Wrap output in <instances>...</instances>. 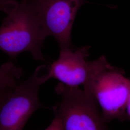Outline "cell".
I'll return each instance as SVG.
<instances>
[{
	"label": "cell",
	"mask_w": 130,
	"mask_h": 130,
	"mask_svg": "<svg viewBox=\"0 0 130 130\" xmlns=\"http://www.w3.org/2000/svg\"><path fill=\"white\" fill-rule=\"evenodd\" d=\"M46 37L29 0H22L0 27V50L11 58L28 52L35 60L42 61V47Z\"/></svg>",
	"instance_id": "cell-2"
},
{
	"label": "cell",
	"mask_w": 130,
	"mask_h": 130,
	"mask_svg": "<svg viewBox=\"0 0 130 130\" xmlns=\"http://www.w3.org/2000/svg\"><path fill=\"white\" fill-rule=\"evenodd\" d=\"M89 49L88 46L76 50L72 47L60 48L58 58L49 66L51 78L70 87L84 86L92 69V62L86 60Z\"/></svg>",
	"instance_id": "cell-6"
},
{
	"label": "cell",
	"mask_w": 130,
	"mask_h": 130,
	"mask_svg": "<svg viewBox=\"0 0 130 130\" xmlns=\"http://www.w3.org/2000/svg\"><path fill=\"white\" fill-rule=\"evenodd\" d=\"M126 119H129L130 120V91L128 101L127 107H126Z\"/></svg>",
	"instance_id": "cell-11"
},
{
	"label": "cell",
	"mask_w": 130,
	"mask_h": 130,
	"mask_svg": "<svg viewBox=\"0 0 130 130\" xmlns=\"http://www.w3.org/2000/svg\"><path fill=\"white\" fill-rule=\"evenodd\" d=\"M19 4L15 0H0V11L9 14L16 9Z\"/></svg>",
	"instance_id": "cell-8"
},
{
	"label": "cell",
	"mask_w": 130,
	"mask_h": 130,
	"mask_svg": "<svg viewBox=\"0 0 130 130\" xmlns=\"http://www.w3.org/2000/svg\"><path fill=\"white\" fill-rule=\"evenodd\" d=\"M56 92L59 99L52 109L64 130H109L92 95L62 83L56 86Z\"/></svg>",
	"instance_id": "cell-4"
},
{
	"label": "cell",
	"mask_w": 130,
	"mask_h": 130,
	"mask_svg": "<svg viewBox=\"0 0 130 130\" xmlns=\"http://www.w3.org/2000/svg\"><path fill=\"white\" fill-rule=\"evenodd\" d=\"M44 130H64L60 120L57 117L55 118L52 121L51 123Z\"/></svg>",
	"instance_id": "cell-9"
},
{
	"label": "cell",
	"mask_w": 130,
	"mask_h": 130,
	"mask_svg": "<svg viewBox=\"0 0 130 130\" xmlns=\"http://www.w3.org/2000/svg\"><path fill=\"white\" fill-rule=\"evenodd\" d=\"M22 69L8 61L0 67V86L14 88L23 75Z\"/></svg>",
	"instance_id": "cell-7"
},
{
	"label": "cell",
	"mask_w": 130,
	"mask_h": 130,
	"mask_svg": "<svg viewBox=\"0 0 130 130\" xmlns=\"http://www.w3.org/2000/svg\"><path fill=\"white\" fill-rule=\"evenodd\" d=\"M14 88H7L0 86V102Z\"/></svg>",
	"instance_id": "cell-10"
},
{
	"label": "cell",
	"mask_w": 130,
	"mask_h": 130,
	"mask_svg": "<svg viewBox=\"0 0 130 130\" xmlns=\"http://www.w3.org/2000/svg\"><path fill=\"white\" fill-rule=\"evenodd\" d=\"M47 37L52 36L60 48L72 47L71 34L76 14L85 0H29Z\"/></svg>",
	"instance_id": "cell-5"
},
{
	"label": "cell",
	"mask_w": 130,
	"mask_h": 130,
	"mask_svg": "<svg viewBox=\"0 0 130 130\" xmlns=\"http://www.w3.org/2000/svg\"><path fill=\"white\" fill-rule=\"evenodd\" d=\"M50 79L49 67L42 65L28 79L19 80L0 102V130H23L34 112L44 107L39 98V91Z\"/></svg>",
	"instance_id": "cell-3"
},
{
	"label": "cell",
	"mask_w": 130,
	"mask_h": 130,
	"mask_svg": "<svg viewBox=\"0 0 130 130\" xmlns=\"http://www.w3.org/2000/svg\"><path fill=\"white\" fill-rule=\"evenodd\" d=\"M84 91L93 96L101 109L106 122L126 119V110L130 91V79L123 72L108 63L104 56L92 61Z\"/></svg>",
	"instance_id": "cell-1"
}]
</instances>
